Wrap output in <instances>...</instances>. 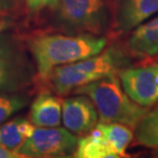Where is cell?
<instances>
[{
	"instance_id": "obj_1",
	"label": "cell",
	"mask_w": 158,
	"mask_h": 158,
	"mask_svg": "<svg viewBox=\"0 0 158 158\" xmlns=\"http://www.w3.org/2000/svg\"><path fill=\"white\" fill-rule=\"evenodd\" d=\"M106 45L105 36L91 34H46L28 42L40 80H46L56 67L98 55Z\"/></svg>"
},
{
	"instance_id": "obj_2",
	"label": "cell",
	"mask_w": 158,
	"mask_h": 158,
	"mask_svg": "<svg viewBox=\"0 0 158 158\" xmlns=\"http://www.w3.org/2000/svg\"><path fill=\"white\" fill-rule=\"evenodd\" d=\"M128 64L129 59L124 49L112 45L89 58L56 67L46 80L56 94L66 96L83 85L119 73Z\"/></svg>"
},
{
	"instance_id": "obj_3",
	"label": "cell",
	"mask_w": 158,
	"mask_h": 158,
	"mask_svg": "<svg viewBox=\"0 0 158 158\" xmlns=\"http://www.w3.org/2000/svg\"><path fill=\"white\" fill-rule=\"evenodd\" d=\"M73 93L84 94L93 101L101 122L121 123L135 128L148 112L146 107L140 106L126 94L117 74L83 85Z\"/></svg>"
},
{
	"instance_id": "obj_4",
	"label": "cell",
	"mask_w": 158,
	"mask_h": 158,
	"mask_svg": "<svg viewBox=\"0 0 158 158\" xmlns=\"http://www.w3.org/2000/svg\"><path fill=\"white\" fill-rule=\"evenodd\" d=\"M56 24L67 34L103 35L111 24L104 0H58Z\"/></svg>"
},
{
	"instance_id": "obj_5",
	"label": "cell",
	"mask_w": 158,
	"mask_h": 158,
	"mask_svg": "<svg viewBox=\"0 0 158 158\" xmlns=\"http://www.w3.org/2000/svg\"><path fill=\"white\" fill-rule=\"evenodd\" d=\"M35 71L22 41L11 33H0V93H15L30 86Z\"/></svg>"
},
{
	"instance_id": "obj_6",
	"label": "cell",
	"mask_w": 158,
	"mask_h": 158,
	"mask_svg": "<svg viewBox=\"0 0 158 158\" xmlns=\"http://www.w3.org/2000/svg\"><path fill=\"white\" fill-rule=\"evenodd\" d=\"M134 139L131 127L121 123L100 122L78 140L73 157L119 158L124 157Z\"/></svg>"
},
{
	"instance_id": "obj_7",
	"label": "cell",
	"mask_w": 158,
	"mask_h": 158,
	"mask_svg": "<svg viewBox=\"0 0 158 158\" xmlns=\"http://www.w3.org/2000/svg\"><path fill=\"white\" fill-rule=\"evenodd\" d=\"M78 140L67 128L35 127L31 137L17 149L21 157L52 158L68 157L76 149Z\"/></svg>"
},
{
	"instance_id": "obj_8",
	"label": "cell",
	"mask_w": 158,
	"mask_h": 158,
	"mask_svg": "<svg viewBox=\"0 0 158 158\" xmlns=\"http://www.w3.org/2000/svg\"><path fill=\"white\" fill-rule=\"evenodd\" d=\"M118 76L126 94L140 106L147 108L158 101V63L124 68Z\"/></svg>"
},
{
	"instance_id": "obj_9",
	"label": "cell",
	"mask_w": 158,
	"mask_h": 158,
	"mask_svg": "<svg viewBox=\"0 0 158 158\" xmlns=\"http://www.w3.org/2000/svg\"><path fill=\"white\" fill-rule=\"evenodd\" d=\"M98 117L96 106L84 94L62 100V122L71 132L86 134L97 125Z\"/></svg>"
},
{
	"instance_id": "obj_10",
	"label": "cell",
	"mask_w": 158,
	"mask_h": 158,
	"mask_svg": "<svg viewBox=\"0 0 158 158\" xmlns=\"http://www.w3.org/2000/svg\"><path fill=\"white\" fill-rule=\"evenodd\" d=\"M156 14L158 0H118L113 28L116 33H127Z\"/></svg>"
},
{
	"instance_id": "obj_11",
	"label": "cell",
	"mask_w": 158,
	"mask_h": 158,
	"mask_svg": "<svg viewBox=\"0 0 158 158\" xmlns=\"http://www.w3.org/2000/svg\"><path fill=\"white\" fill-rule=\"evenodd\" d=\"M29 120L36 127H56L62 123V100L49 93H40L31 105Z\"/></svg>"
},
{
	"instance_id": "obj_12",
	"label": "cell",
	"mask_w": 158,
	"mask_h": 158,
	"mask_svg": "<svg viewBox=\"0 0 158 158\" xmlns=\"http://www.w3.org/2000/svg\"><path fill=\"white\" fill-rule=\"evenodd\" d=\"M127 48L139 56H152L158 53V26L149 21L135 27L127 41Z\"/></svg>"
},
{
	"instance_id": "obj_13",
	"label": "cell",
	"mask_w": 158,
	"mask_h": 158,
	"mask_svg": "<svg viewBox=\"0 0 158 158\" xmlns=\"http://www.w3.org/2000/svg\"><path fill=\"white\" fill-rule=\"evenodd\" d=\"M36 126L24 117H15L0 124V145L17 151L33 134Z\"/></svg>"
},
{
	"instance_id": "obj_14",
	"label": "cell",
	"mask_w": 158,
	"mask_h": 158,
	"mask_svg": "<svg viewBox=\"0 0 158 158\" xmlns=\"http://www.w3.org/2000/svg\"><path fill=\"white\" fill-rule=\"evenodd\" d=\"M135 138L139 145L158 148V109L148 111L135 125Z\"/></svg>"
},
{
	"instance_id": "obj_15",
	"label": "cell",
	"mask_w": 158,
	"mask_h": 158,
	"mask_svg": "<svg viewBox=\"0 0 158 158\" xmlns=\"http://www.w3.org/2000/svg\"><path fill=\"white\" fill-rule=\"evenodd\" d=\"M29 103V98L25 94L3 93L0 94V124L20 112Z\"/></svg>"
},
{
	"instance_id": "obj_16",
	"label": "cell",
	"mask_w": 158,
	"mask_h": 158,
	"mask_svg": "<svg viewBox=\"0 0 158 158\" xmlns=\"http://www.w3.org/2000/svg\"><path fill=\"white\" fill-rule=\"evenodd\" d=\"M24 0H0V15H15L21 10Z\"/></svg>"
},
{
	"instance_id": "obj_17",
	"label": "cell",
	"mask_w": 158,
	"mask_h": 158,
	"mask_svg": "<svg viewBox=\"0 0 158 158\" xmlns=\"http://www.w3.org/2000/svg\"><path fill=\"white\" fill-rule=\"evenodd\" d=\"M56 2L58 0H31L28 7L31 11H38L46 7L55 8Z\"/></svg>"
},
{
	"instance_id": "obj_18",
	"label": "cell",
	"mask_w": 158,
	"mask_h": 158,
	"mask_svg": "<svg viewBox=\"0 0 158 158\" xmlns=\"http://www.w3.org/2000/svg\"><path fill=\"white\" fill-rule=\"evenodd\" d=\"M0 158H22L20 154H18L15 151L9 150L7 148L0 145Z\"/></svg>"
},
{
	"instance_id": "obj_19",
	"label": "cell",
	"mask_w": 158,
	"mask_h": 158,
	"mask_svg": "<svg viewBox=\"0 0 158 158\" xmlns=\"http://www.w3.org/2000/svg\"><path fill=\"white\" fill-rule=\"evenodd\" d=\"M151 22L154 24V25H156V26H158V17H156V18H154L153 20H151Z\"/></svg>"
},
{
	"instance_id": "obj_20",
	"label": "cell",
	"mask_w": 158,
	"mask_h": 158,
	"mask_svg": "<svg viewBox=\"0 0 158 158\" xmlns=\"http://www.w3.org/2000/svg\"><path fill=\"white\" fill-rule=\"evenodd\" d=\"M25 1H26L27 5H28V4H29V3H30V1H31V0H25Z\"/></svg>"
},
{
	"instance_id": "obj_21",
	"label": "cell",
	"mask_w": 158,
	"mask_h": 158,
	"mask_svg": "<svg viewBox=\"0 0 158 158\" xmlns=\"http://www.w3.org/2000/svg\"><path fill=\"white\" fill-rule=\"evenodd\" d=\"M155 154H156V156L158 157V151H156V152H155Z\"/></svg>"
}]
</instances>
